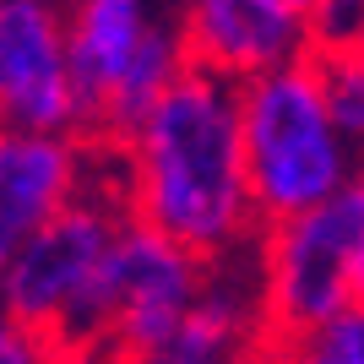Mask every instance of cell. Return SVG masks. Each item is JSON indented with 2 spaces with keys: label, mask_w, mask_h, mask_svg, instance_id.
I'll return each instance as SVG.
<instances>
[{
  "label": "cell",
  "mask_w": 364,
  "mask_h": 364,
  "mask_svg": "<svg viewBox=\"0 0 364 364\" xmlns=\"http://www.w3.org/2000/svg\"><path fill=\"white\" fill-rule=\"evenodd\" d=\"M0 131L76 136L65 0H0Z\"/></svg>",
  "instance_id": "5b68a950"
},
{
  "label": "cell",
  "mask_w": 364,
  "mask_h": 364,
  "mask_svg": "<svg viewBox=\"0 0 364 364\" xmlns=\"http://www.w3.org/2000/svg\"><path fill=\"white\" fill-rule=\"evenodd\" d=\"M92 141L0 131V272L22 245L87 191Z\"/></svg>",
  "instance_id": "52a82bcc"
},
{
  "label": "cell",
  "mask_w": 364,
  "mask_h": 364,
  "mask_svg": "<svg viewBox=\"0 0 364 364\" xmlns=\"http://www.w3.org/2000/svg\"><path fill=\"white\" fill-rule=\"evenodd\" d=\"M261 353H272L277 364H364V310H343L289 343L261 337Z\"/></svg>",
  "instance_id": "30bf717a"
},
{
  "label": "cell",
  "mask_w": 364,
  "mask_h": 364,
  "mask_svg": "<svg viewBox=\"0 0 364 364\" xmlns=\"http://www.w3.org/2000/svg\"><path fill=\"white\" fill-rule=\"evenodd\" d=\"M343 49H359V55H364V22H359V33H353V38H348Z\"/></svg>",
  "instance_id": "2e32d148"
},
{
  "label": "cell",
  "mask_w": 364,
  "mask_h": 364,
  "mask_svg": "<svg viewBox=\"0 0 364 364\" xmlns=\"http://www.w3.org/2000/svg\"><path fill=\"white\" fill-rule=\"evenodd\" d=\"M256 364H277V359H272V353H256Z\"/></svg>",
  "instance_id": "e0dca14e"
},
{
  "label": "cell",
  "mask_w": 364,
  "mask_h": 364,
  "mask_svg": "<svg viewBox=\"0 0 364 364\" xmlns=\"http://www.w3.org/2000/svg\"><path fill=\"white\" fill-rule=\"evenodd\" d=\"M174 33H180L191 71L223 76L234 87L316 49L310 22L283 16L272 6H261V0H185Z\"/></svg>",
  "instance_id": "8992f818"
},
{
  "label": "cell",
  "mask_w": 364,
  "mask_h": 364,
  "mask_svg": "<svg viewBox=\"0 0 364 364\" xmlns=\"http://www.w3.org/2000/svg\"><path fill=\"white\" fill-rule=\"evenodd\" d=\"M120 180L125 213L168 245L207 267L245 256L261 234V218L245 180L240 87L185 65L120 147Z\"/></svg>",
  "instance_id": "6da1fadb"
},
{
  "label": "cell",
  "mask_w": 364,
  "mask_h": 364,
  "mask_svg": "<svg viewBox=\"0 0 364 364\" xmlns=\"http://www.w3.org/2000/svg\"><path fill=\"white\" fill-rule=\"evenodd\" d=\"M316 55H321V71H326V87H332L337 120L364 152V55L359 49H316Z\"/></svg>",
  "instance_id": "8fae6325"
},
{
  "label": "cell",
  "mask_w": 364,
  "mask_h": 364,
  "mask_svg": "<svg viewBox=\"0 0 364 364\" xmlns=\"http://www.w3.org/2000/svg\"><path fill=\"white\" fill-rule=\"evenodd\" d=\"M261 6H272V11H283V16H299L310 28H316V11H321V0H261Z\"/></svg>",
  "instance_id": "5bb4252c"
},
{
  "label": "cell",
  "mask_w": 364,
  "mask_h": 364,
  "mask_svg": "<svg viewBox=\"0 0 364 364\" xmlns=\"http://www.w3.org/2000/svg\"><path fill=\"white\" fill-rule=\"evenodd\" d=\"M261 337V289L245 294L228 277H207L152 364H256Z\"/></svg>",
  "instance_id": "9c48e42d"
},
{
  "label": "cell",
  "mask_w": 364,
  "mask_h": 364,
  "mask_svg": "<svg viewBox=\"0 0 364 364\" xmlns=\"http://www.w3.org/2000/svg\"><path fill=\"white\" fill-rule=\"evenodd\" d=\"M348 304L364 310V245L353 250V261H348Z\"/></svg>",
  "instance_id": "9a60e30c"
},
{
  "label": "cell",
  "mask_w": 364,
  "mask_h": 364,
  "mask_svg": "<svg viewBox=\"0 0 364 364\" xmlns=\"http://www.w3.org/2000/svg\"><path fill=\"white\" fill-rule=\"evenodd\" d=\"M152 22V0H65V44H71L76 87V136L92 141L114 104L131 60L141 55Z\"/></svg>",
  "instance_id": "ba28073f"
},
{
  "label": "cell",
  "mask_w": 364,
  "mask_h": 364,
  "mask_svg": "<svg viewBox=\"0 0 364 364\" xmlns=\"http://www.w3.org/2000/svg\"><path fill=\"white\" fill-rule=\"evenodd\" d=\"M240 136L261 228L326 207L359 174L364 158L359 141L337 120L316 49L267 76L240 82Z\"/></svg>",
  "instance_id": "7a4b0ae2"
},
{
  "label": "cell",
  "mask_w": 364,
  "mask_h": 364,
  "mask_svg": "<svg viewBox=\"0 0 364 364\" xmlns=\"http://www.w3.org/2000/svg\"><path fill=\"white\" fill-rule=\"evenodd\" d=\"M131 223L125 213V180H87V191L65 207L49 228H38L0 272V299L16 316L49 332L60 343L65 321L76 316V304L87 299L98 267L109 261L120 228ZM65 353V348H60Z\"/></svg>",
  "instance_id": "277c9868"
},
{
  "label": "cell",
  "mask_w": 364,
  "mask_h": 364,
  "mask_svg": "<svg viewBox=\"0 0 364 364\" xmlns=\"http://www.w3.org/2000/svg\"><path fill=\"white\" fill-rule=\"evenodd\" d=\"M364 22V0H321L316 11V49H343Z\"/></svg>",
  "instance_id": "4fadbf2b"
},
{
  "label": "cell",
  "mask_w": 364,
  "mask_h": 364,
  "mask_svg": "<svg viewBox=\"0 0 364 364\" xmlns=\"http://www.w3.org/2000/svg\"><path fill=\"white\" fill-rule=\"evenodd\" d=\"M359 245H364V158H359V174L326 207L261 228L256 289H261V332H267V343L304 337L321 321L353 310L348 261Z\"/></svg>",
  "instance_id": "3957f363"
},
{
  "label": "cell",
  "mask_w": 364,
  "mask_h": 364,
  "mask_svg": "<svg viewBox=\"0 0 364 364\" xmlns=\"http://www.w3.org/2000/svg\"><path fill=\"white\" fill-rule=\"evenodd\" d=\"M0 364H71V359L60 353V343L49 332L28 326L11 304L0 299Z\"/></svg>",
  "instance_id": "7c38bea8"
}]
</instances>
